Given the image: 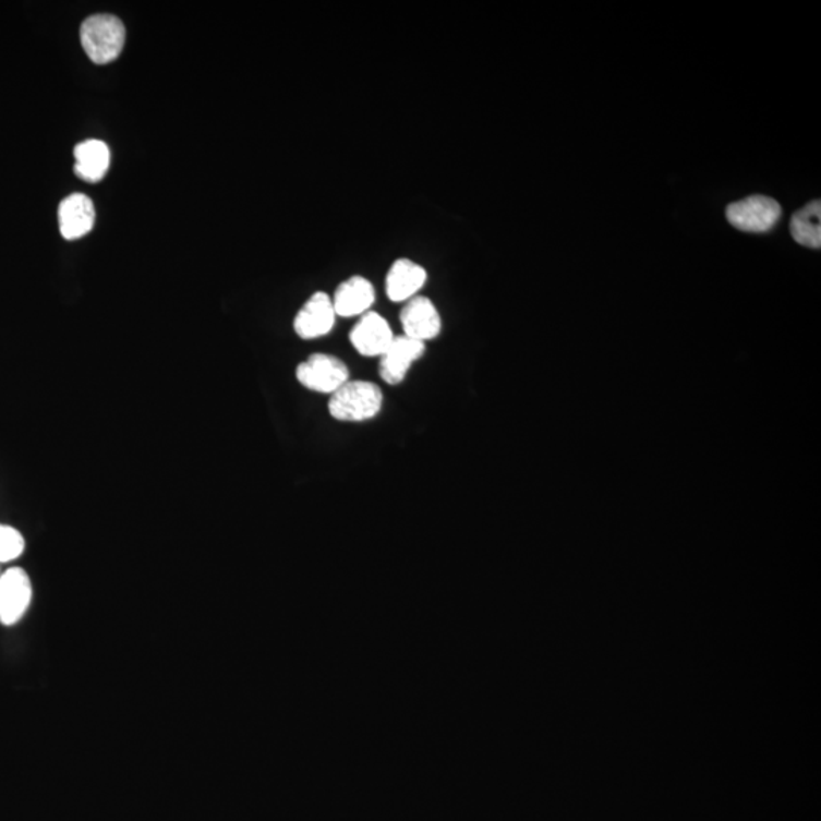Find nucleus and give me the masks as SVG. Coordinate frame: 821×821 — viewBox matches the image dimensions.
Instances as JSON below:
<instances>
[{
	"instance_id": "nucleus-9",
	"label": "nucleus",
	"mask_w": 821,
	"mask_h": 821,
	"mask_svg": "<svg viewBox=\"0 0 821 821\" xmlns=\"http://www.w3.org/2000/svg\"><path fill=\"white\" fill-rule=\"evenodd\" d=\"M403 335L426 342L442 331V317L435 304L425 295H415L405 302L400 311Z\"/></svg>"
},
{
	"instance_id": "nucleus-14",
	"label": "nucleus",
	"mask_w": 821,
	"mask_h": 821,
	"mask_svg": "<svg viewBox=\"0 0 821 821\" xmlns=\"http://www.w3.org/2000/svg\"><path fill=\"white\" fill-rule=\"evenodd\" d=\"M794 241L809 249H820L821 245V204L812 202L807 207L794 214L789 226Z\"/></svg>"
},
{
	"instance_id": "nucleus-13",
	"label": "nucleus",
	"mask_w": 821,
	"mask_h": 821,
	"mask_svg": "<svg viewBox=\"0 0 821 821\" xmlns=\"http://www.w3.org/2000/svg\"><path fill=\"white\" fill-rule=\"evenodd\" d=\"M75 172L81 179L96 183L102 180L110 166L109 146L101 141L83 142L75 146Z\"/></svg>"
},
{
	"instance_id": "nucleus-6",
	"label": "nucleus",
	"mask_w": 821,
	"mask_h": 821,
	"mask_svg": "<svg viewBox=\"0 0 821 821\" xmlns=\"http://www.w3.org/2000/svg\"><path fill=\"white\" fill-rule=\"evenodd\" d=\"M395 337L387 319L373 311L361 315L349 335L354 350L367 358L383 357Z\"/></svg>"
},
{
	"instance_id": "nucleus-3",
	"label": "nucleus",
	"mask_w": 821,
	"mask_h": 821,
	"mask_svg": "<svg viewBox=\"0 0 821 821\" xmlns=\"http://www.w3.org/2000/svg\"><path fill=\"white\" fill-rule=\"evenodd\" d=\"M297 381L311 391L334 395L342 385L349 383L350 370L345 361L327 353H314L299 364L295 370Z\"/></svg>"
},
{
	"instance_id": "nucleus-10",
	"label": "nucleus",
	"mask_w": 821,
	"mask_h": 821,
	"mask_svg": "<svg viewBox=\"0 0 821 821\" xmlns=\"http://www.w3.org/2000/svg\"><path fill=\"white\" fill-rule=\"evenodd\" d=\"M376 302V292L372 281L362 276H353L341 281L331 297L337 317H361L372 310Z\"/></svg>"
},
{
	"instance_id": "nucleus-5",
	"label": "nucleus",
	"mask_w": 821,
	"mask_h": 821,
	"mask_svg": "<svg viewBox=\"0 0 821 821\" xmlns=\"http://www.w3.org/2000/svg\"><path fill=\"white\" fill-rule=\"evenodd\" d=\"M727 219L735 229L749 233H765L781 219L782 209L776 200L753 195L727 207Z\"/></svg>"
},
{
	"instance_id": "nucleus-11",
	"label": "nucleus",
	"mask_w": 821,
	"mask_h": 821,
	"mask_svg": "<svg viewBox=\"0 0 821 821\" xmlns=\"http://www.w3.org/2000/svg\"><path fill=\"white\" fill-rule=\"evenodd\" d=\"M427 280L426 269L411 259H397L393 262L385 279V291L388 299L395 303L408 302L418 295L420 289L425 287Z\"/></svg>"
},
{
	"instance_id": "nucleus-4",
	"label": "nucleus",
	"mask_w": 821,
	"mask_h": 821,
	"mask_svg": "<svg viewBox=\"0 0 821 821\" xmlns=\"http://www.w3.org/2000/svg\"><path fill=\"white\" fill-rule=\"evenodd\" d=\"M33 581L23 568H10L0 577V624L14 627L33 603Z\"/></svg>"
},
{
	"instance_id": "nucleus-12",
	"label": "nucleus",
	"mask_w": 821,
	"mask_h": 821,
	"mask_svg": "<svg viewBox=\"0 0 821 821\" xmlns=\"http://www.w3.org/2000/svg\"><path fill=\"white\" fill-rule=\"evenodd\" d=\"M58 222L65 239L86 237L94 229L95 206L88 196L72 194L64 198L58 209Z\"/></svg>"
},
{
	"instance_id": "nucleus-1",
	"label": "nucleus",
	"mask_w": 821,
	"mask_h": 821,
	"mask_svg": "<svg viewBox=\"0 0 821 821\" xmlns=\"http://www.w3.org/2000/svg\"><path fill=\"white\" fill-rule=\"evenodd\" d=\"M383 403V391L376 384L349 381L330 395L329 412L339 422H365L379 414Z\"/></svg>"
},
{
	"instance_id": "nucleus-7",
	"label": "nucleus",
	"mask_w": 821,
	"mask_h": 821,
	"mask_svg": "<svg viewBox=\"0 0 821 821\" xmlns=\"http://www.w3.org/2000/svg\"><path fill=\"white\" fill-rule=\"evenodd\" d=\"M426 352L425 342L400 335L395 337L387 352L381 357L379 375L388 385L402 384L408 370Z\"/></svg>"
},
{
	"instance_id": "nucleus-15",
	"label": "nucleus",
	"mask_w": 821,
	"mask_h": 821,
	"mask_svg": "<svg viewBox=\"0 0 821 821\" xmlns=\"http://www.w3.org/2000/svg\"><path fill=\"white\" fill-rule=\"evenodd\" d=\"M25 547V538L17 528L0 523V565L17 560Z\"/></svg>"
},
{
	"instance_id": "nucleus-16",
	"label": "nucleus",
	"mask_w": 821,
	"mask_h": 821,
	"mask_svg": "<svg viewBox=\"0 0 821 821\" xmlns=\"http://www.w3.org/2000/svg\"><path fill=\"white\" fill-rule=\"evenodd\" d=\"M0 577H2V572H0Z\"/></svg>"
},
{
	"instance_id": "nucleus-2",
	"label": "nucleus",
	"mask_w": 821,
	"mask_h": 821,
	"mask_svg": "<svg viewBox=\"0 0 821 821\" xmlns=\"http://www.w3.org/2000/svg\"><path fill=\"white\" fill-rule=\"evenodd\" d=\"M81 44L94 63H111L125 45V26L116 15H92L81 26Z\"/></svg>"
},
{
	"instance_id": "nucleus-8",
	"label": "nucleus",
	"mask_w": 821,
	"mask_h": 821,
	"mask_svg": "<svg viewBox=\"0 0 821 821\" xmlns=\"http://www.w3.org/2000/svg\"><path fill=\"white\" fill-rule=\"evenodd\" d=\"M335 319H337V314H335L331 297L318 291L310 297L302 310L297 312L294 330L302 339L326 337L334 329Z\"/></svg>"
}]
</instances>
